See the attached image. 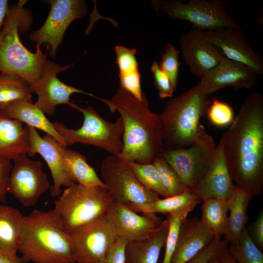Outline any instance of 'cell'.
<instances>
[{
	"mask_svg": "<svg viewBox=\"0 0 263 263\" xmlns=\"http://www.w3.org/2000/svg\"><path fill=\"white\" fill-rule=\"evenodd\" d=\"M113 203L106 187L75 183L58 197L54 209L69 234L107 214Z\"/></svg>",
	"mask_w": 263,
	"mask_h": 263,
	"instance_id": "obj_6",
	"label": "cell"
},
{
	"mask_svg": "<svg viewBox=\"0 0 263 263\" xmlns=\"http://www.w3.org/2000/svg\"><path fill=\"white\" fill-rule=\"evenodd\" d=\"M20 99L32 102V92L28 83L18 75L1 73L0 75V104Z\"/></svg>",
	"mask_w": 263,
	"mask_h": 263,
	"instance_id": "obj_30",
	"label": "cell"
},
{
	"mask_svg": "<svg viewBox=\"0 0 263 263\" xmlns=\"http://www.w3.org/2000/svg\"><path fill=\"white\" fill-rule=\"evenodd\" d=\"M0 110L9 117L41 130L66 147L62 137L55 130L53 123L35 104L25 100H17L0 104Z\"/></svg>",
	"mask_w": 263,
	"mask_h": 263,
	"instance_id": "obj_24",
	"label": "cell"
},
{
	"mask_svg": "<svg viewBox=\"0 0 263 263\" xmlns=\"http://www.w3.org/2000/svg\"><path fill=\"white\" fill-rule=\"evenodd\" d=\"M227 251L236 263H263V253L250 239L246 227L241 235L239 244L228 245Z\"/></svg>",
	"mask_w": 263,
	"mask_h": 263,
	"instance_id": "obj_32",
	"label": "cell"
},
{
	"mask_svg": "<svg viewBox=\"0 0 263 263\" xmlns=\"http://www.w3.org/2000/svg\"><path fill=\"white\" fill-rule=\"evenodd\" d=\"M215 240L199 218L194 217L182 221L171 263H187Z\"/></svg>",
	"mask_w": 263,
	"mask_h": 263,
	"instance_id": "obj_20",
	"label": "cell"
},
{
	"mask_svg": "<svg viewBox=\"0 0 263 263\" xmlns=\"http://www.w3.org/2000/svg\"><path fill=\"white\" fill-rule=\"evenodd\" d=\"M207 114L209 122L218 127L230 126L235 117L230 105L215 98L211 101Z\"/></svg>",
	"mask_w": 263,
	"mask_h": 263,
	"instance_id": "obj_34",
	"label": "cell"
},
{
	"mask_svg": "<svg viewBox=\"0 0 263 263\" xmlns=\"http://www.w3.org/2000/svg\"><path fill=\"white\" fill-rule=\"evenodd\" d=\"M72 65L61 66L47 60L38 81L30 87L32 93H35L38 95L35 105L50 116L54 114L57 105H67L70 102V96L73 94L82 93L94 96L92 94L64 83L57 77L58 73L66 71Z\"/></svg>",
	"mask_w": 263,
	"mask_h": 263,
	"instance_id": "obj_14",
	"label": "cell"
},
{
	"mask_svg": "<svg viewBox=\"0 0 263 263\" xmlns=\"http://www.w3.org/2000/svg\"><path fill=\"white\" fill-rule=\"evenodd\" d=\"M0 263H24L21 258H11L0 253Z\"/></svg>",
	"mask_w": 263,
	"mask_h": 263,
	"instance_id": "obj_44",
	"label": "cell"
},
{
	"mask_svg": "<svg viewBox=\"0 0 263 263\" xmlns=\"http://www.w3.org/2000/svg\"><path fill=\"white\" fill-rule=\"evenodd\" d=\"M22 153L14 159L5 185L6 192L12 194L24 207H34L50 188V182L42 162L29 159Z\"/></svg>",
	"mask_w": 263,
	"mask_h": 263,
	"instance_id": "obj_12",
	"label": "cell"
},
{
	"mask_svg": "<svg viewBox=\"0 0 263 263\" xmlns=\"http://www.w3.org/2000/svg\"><path fill=\"white\" fill-rule=\"evenodd\" d=\"M131 170L145 188L164 198L169 197L164 187L158 171L153 164H140L135 162H127Z\"/></svg>",
	"mask_w": 263,
	"mask_h": 263,
	"instance_id": "obj_31",
	"label": "cell"
},
{
	"mask_svg": "<svg viewBox=\"0 0 263 263\" xmlns=\"http://www.w3.org/2000/svg\"><path fill=\"white\" fill-rule=\"evenodd\" d=\"M30 148L28 129L0 110V158L13 160Z\"/></svg>",
	"mask_w": 263,
	"mask_h": 263,
	"instance_id": "obj_22",
	"label": "cell"
},
{
	"mask_svg": "<svg viewBox=\"0 0 263 263\" xmlns=\"http://www.w3.org/2000/svg\"><path fill=\"white\" fill-rule=\"evenodd\" d=\"M8 3L7 0H0V33L9 10Z\"/></svg>",
	"mask_w": 263,
	"mask_h": 263,
	"instance_id": "obj_43",
	"label": "cell"
},
{
	"mask_svg": "<svg viewBox=\"0 0 263 263\" xmlns=\"http://www.w3.org/2000/svg\"><path fill=\"white\" fill-rule=\"evenodd\" d=\"M167 218L169 221V230L165 245L166 248L162 263H171L178 231L182 222L180 219L170 214L167 215Z\"/></svg>",
	"mask_w": 263,
	"mask_h": 263,
	"instance_id": "obj_39",
	"label": "cell"
},
{
	"mask_svg": "<svg viewBox=\"0 0 263 263\" xmlns=\"http://www.w3.org/2000/svg\"><path fill=\"white\" fill-rule=\"evenodd\" d=\"M128 242L118 237L110 248L102 263H125V247Z\"/></svg>",
	"mask_w": 263,
	"mask_h": 263,
	"instance_id": "obj_40",
	"label": "cell"
},
{
	"mask_svg": "<svg viewBox=\"0 0 263 263\" xmlns=\"http://www.w3.org/2000/svg\"><path fill=\"white\" fill-rule=\"evenodd\" d=\"M169 17L192 23L194 28L207 31L222 28H240L227 12L222 0H162L154 2Z\"/></svg>",
	"mask_w": 263,
	"mask_h": 263,
	"instance_id": "obj_9",
	"label": "cell"
},
{
	"mask_svg": "<svg viewBox=\"0 0 263 263\" xmlns=\"http://www.w3.org/2000/svg\"><path fill=\"white\" fill-rule=\"evenodd\" d=\"M114 51L116 63L119 69V77L129 76L139 72L135 49L117 45Z\"/></svg>",
	"mask_w": 263,
	"mask_h": 263,
	"instance_id": "obj_35",
	"label": "cell"
},
{
	"mask_svg": "<svg viewBox=\"0 0 263 263\" xmlns=\"http://www.w3.org/2000/svg\"><path fill=\"white\" fill-rule=\"evenodd\" d=\"M44 1L50 5L48 16L42 26L30 34V38L36 45H45L49 55L55 58L67 28L74 20L85 16L86 5L80 0Z\"/></svg>",
	"mask_w": 263,
	"mask_h": 263,
	"instance_id": "obj_13",
	"label": "cell"
},
{
	"mask_svg": "<svg viewBox=\"0 0 263 263\" xmlns=\"http://www.w3.org/2000/svg\"><path fill=\"white\" fill-rule=\"evenodd\" d=\"M137 213L126 205L116 203H113L108 212L118 236L128 242L149 238L163 221L155 213Z\"/></svg>",
	"mask_w": 263,
	"mask_h": 263,
	"instance_id": "obj_19",
	"label": "cell"
},
{
	"mask_svg": "<svg viewBox=\"0 0 263 263\" xmlns=\"http://www.w3.org/2000/svg\"><path fill=\"white\" fill-rule=\"evenodd\" d=\"M201 201L193 192L187 189L179 195L159 199L152 203L126 205L136 212L170 214L182 221L187 219L188 213Z\"/></svg>",
	"mask_w": 263,
	"mask_h": 263,
	"instance_id": "obj_23",
	"label": "cell"
},
{
	"mask_svg": "<svg viewBox=\"0 0 263 263\" xmlns=\"http://www.w3.org/2000/svg\"><path fill=\"white\" fill-rule=\"evenodd\" d=\"M11 161L0 158V202H6L5 185L12 168Z\"/></svg>",
	"mask_w": 263,
	"mask_h": 263,
	"instance_id": "obj_42",
	"label": "cell"
},
{
	"mask_svg": "<svg viewBox=\"0 0 263 263\" xmlns=\"http://www.w3.org/2000/svg\"><path fill=\"white\" fill-rule=\"evenodd\" d=\"M235 188L220 140L212 160L192 191L202 201L210 198L228 200Z\"/></svg>",
	"mask_w": 263,
	"mask_h": 263,
	"instance_id": "obj_17",
	"label": "cell"
},
{
	"mask_svg": "<svg viewBox=\"0 0 263 263\" xmlns=\"http://www.w3.org/2000/svg\"><path fill=\"white\" fill-rule=\"evenodd\" d=\"M235 186L254 195L263 192V95L253 92L220 139Z\"/></svg>",
	"mask_w": 263,
	"mask_h": 263,
	"instance_id": "obj_1",
	"label": "cell"
},
{
	"mask_svg": "<svg viewBox=\"0 0 263 263\" xmlns=\"http://www.w3.org/2000/svg\"><path fill=\"white\" fill-rule=\"evenodd\" d=\"M117 111L123 123V147L119 156L126 162L152 163L165 150V126L161 114L151 112L148 102H141L119 87L110 99L95 97Z\"/></svg>",
	"mask_w": 263,
	"mask_h": 263,
	"instance_id": "obj_2",
	"label": "cell"
},
{
	"mask_svg": "<svg viewBox=\"0 0 263 263\" xmlns=\"http://www.w3.org/2000/svg\"><path fill=\"white\" fill-rule=\"evenodd\" d=\"M220 260L221 263H236L228 251L221 257Z\"/></svg>",
	"mask_w": 263,
	"mask_h": 263,
	"instance_id": "obj_45",
	"label": "cell"
},
{
	"mask_svg": "<svg viewBox=\"0 0 263 263\" xmlns=\"http://www.w3.org/2000/svg\"><path fill=\"white\" fill-rule=\"evenodd\" d=\"M19 251L24 263H76L70 236L54 209L23 216Z\"/></svg>",
	"mask_w": 263,
	"mask_h": 263,
	"instance_id": "obj_3",
	"label": "cell"
},
{
	"mask_svg": "<svg viewBox=\"0 0 263 263\" xmlns=\"http://www.w3.org/2000/svg\"><path fill=\"white\" fill-rule=\"evenodd\" d=\"M247 233L254 244L263 249V209H261L255 221L247 228Z\"/></svg>",
	"mask_w": 263,
	"mask_h": 263,
	"instance_id": "obj_41",
	"label": "cell"
},
{
	"mask_svg": "<svg viewBox=\"0 0 263 263\" xmlns=\"http://www.w3.org/2000/svg\"><path fill=\"white\" fill-rule=\"evenodd\" d=\"M259 75L247 66L225 57L200 78L199 82L210 95L227 87L250 90L257 84Z\"/></svg>",
	"mask_w": 263,
	"mask_h": 263,
	"instance_id": "obj_18",
	"label": "cell"
},
{
	"mask_svg": "<svg viewBox=\"0 0 263 263\" xmlns=\"http://www.w3.org/2000/svg\"><path fill=\"white\" fill-rule=\"evenodd\" d=\"M209 94L199 82L171 98L161 113L165 126V149L190 146L196 138L211 103Z\"/></svg>",
	"mask_w": 263,
	"mask_h": 263,
	"instance_id": "obj_5",
	"label": "cell"
},
{
	"mask_svg": "<svg viewBox=\"0 0 263 263\" xmlns=\"http://www.w3.org/2000/svg\"><path fill=\"white\" fill-rule=\"evenodd\" d=\"M26 126L30 141V148L27 155L33 157L38 153L43 158L50 170L53 181L51 195L53 197H58L62 193V186L68 187L76 182L65 169L59 154L52 142V136L45 134L41 137L36 129Z\"/></svg>",
	"mask_w": 263,
	"mask_h": 263,
	"instance_id": "obj_21",
	"label": "cell"
},
{
	"mask_svg": "<svg viewBox=\"0 0 263 263\" xmlns=\"http://www.w3.org/2000/svg\"><path fill=\"white\" fill-rule=\"evenodd\" d=\"M216 147L214 138L202 124L196 138L190 146L166 149L161 155L187 188L192 191L212 160Z\"/></svg>",
	"mask_w": 263,
	"mask_h": 263,
	"instance_id": "obj_8",
	"label": "cell"
},
{
	"mask_svg": "<svg viewBox=\"0 0 263 263\" xmlns=\"http://www.w3.org/2000/svg\"><path fill=\"white\" fill-rule=\"evenodd\" d=\"M69 235L76 263H102L118 237L108 213Z\"/></svg>",
	"mask_w": 263,
	"mask_h": 263,
	"instance_id": "obj_11",
	"label": "cell"
},
{
	"mask_svg": "<svg viewBox=\"0 0 263 263\" xmlns=\"http://www.w3.org/2000/svg\"><path fill=\"white\" fill-rule=\"evenodd\" d=\"M200 219L213 234L216 240L227 232L228 200L210 198L203 201Z\"/></svg>",
	"mask_w": 263,
	"mask_h": 263,
	"instance_id": "obj_29",
	"label": "cell"
},
{
	"mask_svg": "<svg viewBox=\"0 0 263 263\" xmlns=\"http://www.w3.org/2000/svg\"><path fill=\"white\" fill-rule=\"evenodd\" d=\"M253 195L236 186L232 196L228 199L230 215L227 218V232L224 239L229 245L239 243L241 235L248 220L247 210Z\"/></svg>",
	"mask_w": 263,
	"mask_h": 263,
	"instance_id": "obj_28",
	"label": "cell"
},
{
	"mask_svg": "<svg viewBox=\"0 0 263 263\" xmlns=\"http://www.w3.org/2000/svg\"><path fill=\"white\" fill-rule=\"evenodd\" d=\"M152 163L169 197L179 195L188 189L177 173L161 154L157 156Z\"/></svg>",
	"mask_w": 263,
	"mask_h": 263,
	"instance_id": "obj_33",
	"label": "cell"
},
{
	"mask_svg": "<svg viewBox=\"0 0 263 263\" xmlns=\"http://www.w3.org/2000/svg\"><path fill=\"white\" fill-rule=\"evenodd\" d=\"M150 70L154 78V84L161 98L171 97L174 89L167 75L160 68L158 63L154 61Z\"/></svg>",
	"mask_w": 263,
	"mask_h": 263,
	"instance_id": "obj_38",
	"label": "cell"
},
{
	"mask_svg": "<svg viewBox=\"0 0 263 263\" xmlns=\"http://www.w3.org/2000/svg\"><path fill=\"white\" fill-rule=\"evenodd\" d=\"M51 140L59 154L65 169L78 184L85 187H106L94 169L87 163L83 155L77 151L68 149L52 136Z\"/></svg>",
	"mask_w": 263,
	"mask_h": 263,
	"instance_id": "obj_26",
	"label": "cell"
},
{
	"mask_svg": "<svg viewBox=\"0 0 263 263\" xmlns=\"http://www.w3.org/2000/svg\"><path fill=\"white\" fill-rule=\"evenodd\" d=\"M209 263H221L220 258L214 259L211 261Z\"/></svg>",
	"mask_w": 263,
	"mask_h": 263,
	"instance_id": "obj_46",
	"label": "cell"
},
{
	"mask_svg": "<svg viewBox=\"0 0 263 263\" xmlns=\"http://www.w3.org/2000/svg\"><path fill=\"white\" fill-rule=\"evenodd\" d=\"M101 176L114 203L125 205L150 203L159 200L158 194L144 187L127 162L110 155L102 162Z\"/></svg>",
	"mask_w": 263,
	"mask_h": 263,
	"instance_id": "obj_10",
	"label": "cell"
},
{
	"mask_svg": "<svg viewBox=\"0 0 263 263\" xmlns=\"http://www.w3.org/2000/svg\"><path fill=\"white\" fill-rule=\"evenodd\" d=\"M179 51L170 43L166 45L165 53L159 63L160 68L167 75L174 90L177 86L179 67Z\"/></svg>",
	"mask_w": 263,
	"mask_h": 263,
	"instance_id": "obj_36",
	"label": "cell"
},
{
	"mask_svg": "<svg viewBox=\"0 0 263 263\" xmlns=\"http://www.w3.org/2000/svg\"><path fill=\"white\" fill-rule=\"evenodd\" d=\"M179 42L184 61L190 72L200 79L225 57L208 41L205 31L192 28L181 35Z\"/></svg>",
	"mask_w": 263,
	"mask_h": 263,
	"instance_id": "obj_16",
	"label": "cell"
},
{
	"mask_svg": "<svg viewBox=\"0 0 263 263\" xmlns=\"http://www.w3.org/2000/svg\"><path fill=\"white\" fill-rule=\"evenodd\" d=\"M169 230V221L167 218L149 238L128 242L125 263H157L161 250L165 245Z\"/></svg>",
	"mask_w": 263,
	"mask_h": 263,
	"instance_id": "obj_25",
	"label": "cell"
},
{
	"mask_svg": "<svg viewBox=\"0 0 263 263\" xmlns=\"http://www.w3.org/2000/svg\"><path fill=\"white\" fill-rule=\"evenodd\" d=\"M67 105L82 113L84 120L82 126L76 130L68 128L58 122L53 123L66 147L80 143L99 147L111 155L121 154L123 123L120 117L112 123L103 118L91 106L83 108L71 102Z\"/></svg>",
	"mask_w": 263,
	"mask_h": 263,
	"instance_id": "obj_7",
	"label": "cell"
},
{
	"mask_svg": "<svg viewBox=\"0 0 263 263\" xmlns=\"http://www.w3.org/2000/svg\"><path fill=\"white\" fill-rule=\"evenodd\" d=\"M27 0H19L11 6L0 33V72L11 73L23 78L30 87L38 81L47 54L36 45L34 53L22 43L19 31L26 24L27 11L23 7Z\"/></svg>",
	"mask_w": 263,
	"mask_h": 263,
	"instance_id": "obj_4",
	"label": "cell"
},
{
	"mask_svg": "<svg viewBox=\"0 0 263 263\" xmlns=\"http://www.w3.org/2000/svg\"><path fill=\"white\" fill-rule=\"evenodd\" d=\"M23 215L14 207L0 204V253L11 258L18 256Z\"/></svg>",
	"mask_w": 263,
	"mask_h": 263,
	"instance_id": "obj_27",
	"label": "cell"
},
{
	"mask_svg": "<svg viewBox=\"0 0 263 263\" xmlns=\"http://www.w3.org/2000/svg\"><path fill=\"white\" fill-rule=\"evenodd\" d=\"M205 34L225 57L263 74V59L240 28H222L205 31Z\"/></svg>",
	"mask_w": 263,
	"mask_h": 263,
	"instance_id": "obj_15",
	"label": "cell"
},
{
	"mask_svg": "<svg viewBox=\"0 0 263 263\" xmlns=\"http://www.w3.org/2000/svg\"><path fill=\"white\" fill-rule=\"evenodd\" d=\"M228 245L224 239L215 240L187 263H209L214 259L220 258L227 251Z\"/></svg>",
	"mask_w": 263,
	"mask_h": 263,
	"instance_id": "obj_37",
	"label": "cell"
}]
</instances>
